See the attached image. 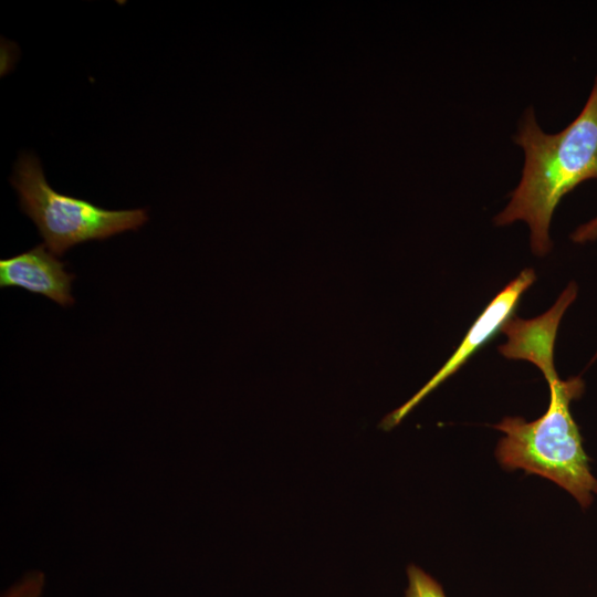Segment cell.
Returning <instances> with one entry per match:
<instances>
[{
  "instance_id": "5",
  "label": "cell",
  "mask_w": 597,
  "mask_h": 597,
  "mask_svg": "<svg viewBox=\"0 0 597 597\" xmlns=\"http://www.w3.org/2000/svg\"><path fill=\"white\" fill-rule=\"evenodd\" d=\"M577 292V285L572 281L545 313L530 320L517 316L510 318L501 329L506 342L499 346L500 354L507 359L532 363L546 380L557 376L554 365L557 331L563 315L576 300Z\"/></svg>"
},
{
  "instance_id": "8",
  "label": "cell",
  "mask_w": 597,
  "mask_h": 597,
  "mask_svg": "<svg viewBox=\"0 0 597 597\" xmlns=\"http://www.w3.org/2000/svg\"><path fill=\"white\" fill-rule=\"evenodd\" d=\"M575 243H586L597 240V216L578 226L570 234Z\"/></svg>"
},
{
  "instance_id": "9",
  "label": "cell",
  "mask_w": 597,
  "mask_h": 597,
  "mask_svg": "<svg viewBox=\"0 0 597 597\" xmlns=\"http://www.w3.org/2000/svg\"><path fill=\"white\" fill-rule=\"evenodd\" d=\"M41 583L39 580H28L14 588L7 597H39Z\"/></svg>"
},
{
  "instance_id": "7",
  "label": "cell",
  "mask_w": 597,
  "mask_h": 597,
  "mask_svg": "<svg viewBox=\"0 0 597 597\" xmlns=\"http://www.w3.org/2000/svg\"><path fill=\"white\" fill-rule=\"evenodd\" d=\"M407 579L404 597H447L440 583L415 564L407 567Z\"/></svg>"
},
{
  "instance_id": "6",
  "label": "cell",
  "mask_w": 597,
  "mask_h": 597,
  "mask_svg": "<svg viewBox=\"0 0 597 597\" xmlns=\"http://www.w3.org/2000/svg\"><path fill=\"white\" fill-rule=\"evenodd\" d=\"M74 274L65 271V263L40 244L15 256L0 260V287H20L41 294L61 306H71Z\"/></svg>"
},
{
  "instance_id": "3",
  "label": "cell",
  "mask_w": 597,
  "mask_h": 597,
  "mask_svg": "<svg viewBox=\"0 0 597 597\" xmlns=\"http://www.w3.org/2000/svg\"><path fill=\"white\" fill-rule=\"evenodd\" d=\"M11 182L21 210L35 223L44 244L55 255L82 242L137 230L148 220L144 209L109 210L59 193L46 181L34 155L19 157Z\"/></svg>"
},
{
  "instance_id": "4",
  "label": "cell",
  "mask_w": 597,
  "mask_h": 597,
  "mask_svg": "<svg viewBox=\"0 0 597 597\" xmlns=\"http://www.w3.org/2000/svg\"><path fill=\"white\" fill-rule=\"evenodd\" d=\"M535 280L534 270L524 269L509 282L479 315L446 364L408 401L387 415L380 427L390 430L397 426L428 394L457 373L482 346L501 332L504 324L514 316L522 295Z\"/></svg>"
},
{
  "instance_id": "1",
  "label": "cell",
  "mask_w": 597,
  "mask_h": 597,
  "mask_svg": "<svg viewBox=\"0 0 597 597\" xmlns=\"http://www.w3.org/2000/svg\"><path fill=\"white\" fill-rule=\"evenodd\" d=\"M513 142L524 151L522 175L494 223L524 221L533 253L543 256L551 251V221L563 197L584 181L597 180V74L583 109L570 124L556 134L545 133L530 106Z\"/></svg>"
},
{
  "instance_id": "2",
  "label": "cell",
  "mask_w": 597,
  "mask_h": 597,
  "mask_svg": "<svg viewBox=\"0 0 597 597\" xmlns=\"http://www.w3.org/2000/svg\"><path fill=\"white\" fill-rule=\"evenodd\" d=\"M546 381L549 405L544 415L530 422L505 417L493 426L504 433L495 455L502 468L548 479L586 509L597 494V478L569 409L570 402L583 395L585 384L578 376L563 380L557 375Z\"/></svg>"
}]
</instances>
